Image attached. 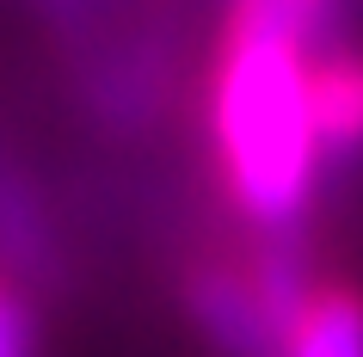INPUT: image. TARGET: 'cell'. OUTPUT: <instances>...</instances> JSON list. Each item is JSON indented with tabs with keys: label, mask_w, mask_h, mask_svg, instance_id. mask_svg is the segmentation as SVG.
Masks as SVG:
<instances>
[{
	"label": "cell",
	"mask_w": 363,
	"mask_h": 357,
	"mask_svg": "<svg viewBox=\"0 0 363 357\" xmlns=\"http://www.w3.org/2000/svg\"><path fill=\"white\" fill-rule=\"evenodd\" d=\"M308 111L326 160L363 154V43H320L308 62Z\"/></svg>",
	"instance_id": "3"
},
{
	"label": "cell",
	"mask_w": 363,
	"mask_h": 357,
	"mask_svg": "<svg viewBox=\"0 0 363 357\" xmlns=\"http://www.w3.org/2000/svg\"><path fill=\"white\" fill-rule=\"evenodd\" d=\"M277 357H363V290L351 278H314Z\"/></svg>",
	"instance_id": "4"
},
{
	"label": "cell",
	"mask_w": 363,
	"mask_h": 357,
	"mask_svg": "<svg viewBox=\"0 0 363 357\" xmlns=\"http://www.w3.org/2000/svg\"><path fill=\"white\" fill-rule=\"evenodd\" d=\"M320 43L259 6L228 0L203 75V136L222 204L259 234L289 241L320 197L326 148L308 111V62Z\"/></svg>",
	"instance_id": "1"
},
{
	"label": "cell",
	"mask_w": 363,
	"mask_h": 357,
	"mask_svg": "<svg viewBox=\"0 0 363 357\" xmlns=\"http://www.w3.org/2000/svg\"><path fill=\"white\" fill-rule=\"evenodd\" d=\"M185 308L222 357H277V326L259 302L247 253L240 259H197L185 271Z\"/></svg>",
	"instance_id": "2"
},
{
	"label": "cell",
	"mask_w": 363,
	"mask_h": 357,
	"mask_svg": "<svg viewBox=\"0 0 363 357\" xmlns=\"http://www.w3.org/2000/svg\"><path fill=\"white\" fill-rule=\"evenodd\" d=\"M240 6H259V13H271V19H284L289 31H302L308 43H326V31H333V19H339L345 0H240Z\"/></svg>",
	"instance_id": "6"
},
{
	"label": "cell",
	"mask_w": 363,
	"mask_h": 357,
	"mask_svg": "<svg viewBox=\"0 0 363 357\" xmlns=\"http://www.w3.org/2000/svg\"><path fill=\"white\" fill-rule=\"evenodd\" d=\"M43 326H38V302L25 296L19 278L0 271V357H38Z\"/></svg>",
	"instance_id": "5"
}]
</instances>
